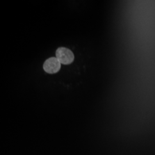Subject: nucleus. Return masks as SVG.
Wrapping results in <instances>:
<instances>
[{
    "label": "nucleus",
    "instance_id": "1",
    "mask_svg": "<svg viewBox=\"0 0 155 155\" xmlns=\"http://www.w3.org/2000/svg\"><path fill=\"white\" fill-rule=\"evenodd\" d=\"M56 56L59 61L63 64H70L74 60V55L72 51L65 47H59L56 51Z\"/></svg>",
    "mask_w": 155,
    "mask_h": 155
},
{
    "label": "nucleus",
    "instance_id": "2",
    "mask_svg": "<svg viewBox=\"0 0 155 155\" xmlns=\"http://www.w3.org/2000/svg\"><path fill=\"white\" fill-rule=\"evenodd\" d=\"M61 68V63L54 57L50 58L45 61L43 69L48 74H55L58 72Z\"/></svg>",
    "mask_w": 155,
    "mask_h": 155
}]
</instances>
